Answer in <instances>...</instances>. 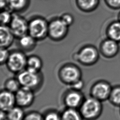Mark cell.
Wrapping results in <instances>:
<instances>
[{"label": "cell", "mask_w": 120, "mask_h": 120, "mask_svg": "<svg viewBox=\"0 0 120 120\" xmlns=\"http://www.w3.org/2000/svg\"><path fill=\"white\" fill-rule=\"evenodd\" d=\"M48 23L43 17L34 16L29 21L28 33L37 41L43 40L48 37Z\"/></svg>", "instance_id": "obj_5"}, {"label": "cell", "mask_w": 120, "mask_h": 120, "mask_svg": "<svg viewBox=\"0 0 120 120\" xmlns=\"http://www.w3.org/2000/svg\"><path fill=\"white\" fill-rule=\"evenodd\" d=\"M112 86L107 81L99 80L95 82L90 90V96L103 102L108 100Z\"/></svg>", "instance_id": "obj_8"}, {"label": "cell", "mask_w": 120, "mask_h": 120, "mask_svg": "<svg viewBox=\"0 0 120 120\" xmlns=\"http://www.w3.org/2000/svg\"><path fill=\"white\" fill-rule=\"evenodd\" d=\"M43 67V61L41 58L36 55H31L27 58L26 69L34 72H41Z\"/></svg>", "instance_id": "obj_19"}, {"label": "cell", "mask_w": 120, "mask_h": 120, "mask_svg": "<svg viewBox=\"0 0 120 120\" xmlns=\"http://www.w3.org/2000/svg\"><path fill=\"white\" fill-rule=\"evenodd\" d=\"M37 42V41L28 33L18 38V45L21 50L30 52L35 48Z\"/></svg>", "instance_id": "obj_15"}, {"label": "cell", "mask_w": 120, "mask_h": 120, "mask_svg": "<svg viewBox=\"0 0 120 120\" xmlns=\"http://www.w3.org/2000/svg\"><path fill=\"white\" fill-rule=\"evenodd\" d=\"M16 105L15 93L3 89L0 93V110L8 112Z\"/></svg>", "instance_id": "obj_13"}, {"label": "cell", "mask_w": 120, "mask_h": 120, "mask_svg": "<svg viewBox=\"0 0 120 120\" xmlns=\"http://www.w3.org/2000/svg\"><path fill=\"white\" fill-rule=\"evenodd\" d=\"M99 50L94 45H87L82 47L73 55V59L80 64L90 66L95 64L99 59Z\"/></svg>", "instance_id": "obj_2"}, {"label": "cell", "mask_w": 120, "mask_h": 120, "mask_svg": "<svg viewBox=\"0 0 120 120\" xmlns=\"http://www.w3.org/2000/svg\"><path fill=\"white\" fill-rule=\"evenodd\" d=\"M16 78L22 87L30 89L34 91L41 87L44 79L41 72H34L26 68L17 74Z\"/></svg>", "instance_id": "obj_3"}, {"label": "cell", "mask_w": 120, "mask_h": 120, "mask_svg": "<svg viewBox=\"0 0 120 120\" xmlns=\"http://www.w3.org/2000/svg\"><path fill=\"white\" fill-rule=\"evenodd\" d=\"M84 86V83L82 79H81L77 82H75L71 86H70V88L77 90H80L81 91V90L83 88Z\"/></svg>", "instance_id": "obj_30"}, {"label": "cell", "mask_w": 120, "mask_h": 120, "mask_svg": "<svg viewBox=\"0 0 120 120\" xmlns=\"http://www.w3.org/2000/svg\"><path fill=\"white\" fill-rule=\"evenodd\" d=\"M84 99L81 91L70 88L64 93L63 101L66 108L79 109Z\"/></svg>", "instance_id": "obj_10"}, {"label": "cell", "mask_w": 120, "mask_h": 120, "mask_svg": "<svg viewBox=\"0 0 120 120\" xmlns=\"http://www.w3.org/2000/svg\"><path fill=\"white\" fill-rule=\"evenodd\" d=\"M8 0H0V6L1 10L8 9Z\"/></svg>", "instance_id": "obj_31"}, {"label": "cell", "mask_w": 120, "mask_h": 120, "mask_svg": "<svg viewBox=\"0 0 120 120\" xmlns=\"http://www.w3.org/2000/svg\"><path fill=\"white\" fill-rule=\"evenodd\" d=\"M44 120H61V113L56 110H51L43 115Z\"/></svg>", "instance_id": "obj_25"}, {"label": "cell", "mask_w": 120, "mask_h": 120, "mask_svg": "<svg viewBox=\"0 0 120 120\" xmlns=\"http://www.w3.org/2000/svg\"><path fill=\"white\" fill-rule=\"evenodd\" d=\"M28 24L29 21L19 13H14L12 20L8 26L15 38H18L28 34Z\"/></svg>", "instance_id": "obj_9"}, {"label": "cell", "mask_w": 120, "mask_h": 120, "mask_svg": "<svg viewBox=\"0 0 120 120\" xmlns=\"http://www.w3.org/2000/svg\"><path fill=\"white\" fill-rule=\"evenodd\" d=\"M0 47H9L13 44L15 36L12 32L8 26L0 25Z\"/></svg>", "instance_id": "obj_14"}, {"label": "cell", "mask_w": 120, "mask_h": 120, "mask_svg": "<svg viewBox=\"0 0 120 120\" xmlns=\"http://www.w3.org/2000/svg\"><path fill=\"white\" fill-rule=\"evenodd\" d=\"M7 112V120H23L25 115L23 108L15 105Z\"/></svg>", "instance_id": "obj_21"}, {"label": "cell", "mask_w": 120, "mask_h": 120, "mask_svg": "<svg viewBox=\"0 0 120 120\" xmlns=\"http://www.w3.org/2000/svg\"><path fill=\"white\" fill-rule=\"evenodd\" d=\"M108 8L112 10L120 9V0H104Z\"/></svg>", "instance_id": "obj_29"}, {"label": "cell", "mask_w": 120, "mask_h": 120, "mask_svg": "<svg viewBox=\"0 0 120 120\" xmlns=\"http://www.w3.org/2000/svg\"><path fill=\"white\" fill-rule=\"evenodd\" d=\"M21 87V84L16 77L8 78L4 83V89L15 94Z\"/></svg>", "instance_id": "obj_23"}, {"label": "cell", "mask_w": 120, "mask_h": 120, "mask_svg": "<svg viewBox=\"0 0 120 120\" xmlns=\"http://www.w3.org/2000/svg\"><path fill=\"white\" fill-rule=\"evenodd\" d=\"M119 113H120V107L119 108Z\"/></svg>", "instance_id": "obj_34"}, {"label": "cell", "mask_w": 120, "mask_h": 120, "mask_svg": "<svg viewBox=\"0 0 120 120\" xmlns=\"http://www.w3.org/2000/svg\"><path fill=\"white\" fill-rule=\"evenodd\" d=\"M60 20L68 27L72 25L74 22V17L73 15L68 13H63L60 17Z\"/></svg>", "instance_id": "obj_27"}, {"label": "cell", "mask_w": 120, "mask_h": 120, "mask_svg": "<svg viewBox=\"0 0 120 120\" xmlns=\"http://www.w3.org/2000/svg\"><path fill=\"white\" fill-rule=\"evenodd\" d=\"M102 102L91 97L85 98L79 111L84 120H97L101 115Z\"/></svg>", "instance_id": "obj_1"}, {"label": "cell", "mask_w": 120, "mask_h": 120, "mask_svg": "<svg viewBox=\"0 0 120 120\" xmlns=\"http://www.w3.org/2000/svg\"><path fill=\"white\" fill-rule=\"evenodd\" d=\"M118 20H119L120 22V11L119 12V13H118V19H117Z\"/></svg>", "instance_id": "obj_33"}, {"label": "cell", "mask_w": 120, "mask_h": 120, "mask_svg": "<svg viewBox=\"0 0 120 120\" xmlns=\"http://www.w3.org/2000/svg\"><path fill=\"white\" fill-rule=\"evenodd\" d=\"M30 4V0H8V9L11 12L19 13L26 11Z\"/></svg>", "instance_id": "obj_18"}, {"label": "cell", "mask_w": 120, "mask_h": 120, "mask_svg": "<svg viewBox=\"0 0 120 120\" xmlns=\"http://www.w3.org/2000/svg\"><path fill=\"white\" fill-rule=\"evenodd\" d=\"M15 94L16 105L22 108L31 106L34 101V91L30 89L21 87Z\"/></svg>", "instance_id": "obj_12"}, {"label": "cell", "mask_w": 120, "mask_h": 120, "mask_svg": "<svg viewBox=\"0 0 120 120\" xmlns=\"http://www.w3.org/2000/svg\"><path fill=\"white\" fill-rule=\"evenodd\" d=\"M0 120H7V112H6L0 110Z\"/></svg>", "instance_id": "obj_32"}, {"label": "cell", "mask_w": 120, "mask_h": 120, "mask_svg": "<svg viewBox=\"0 0 120 120\" xmlns=\"http://www.w3.org/2000/svg\"><path fill=\"white\" fill-rule=\"evenodd\" d=\"M98 50L100 54L104 58L112 59L117 56L119 52V43L107 38L100 42Z\"/></svg>", "instance_id": "obj_11"}, {"label": "cell", "mask_w": 120, "mask_h": 120, "mask_svg": "<svg viewBox=\"0 0 120 120\" xmlns=\"http://www.w3.org/2000/svg\"><path fill=\"white\" fill-rule=\"evenodd\" d=\"M13 15L12 12L8 9L1 10L0 15V24L8 26L12 20Z\"/></svg>", "instance_id": "obj_24"}, {"label": "cell", "mask_w": 120, "mask_h": 120, "mask_svg": "<svg viewBox=\"0 0 120 120\" xmlns=\"http://www.w3.org/2000/svg\"><path fill=\"white\" fill-rule=\"evenodd\" d=\"M10 52L8 48H4V47H0V64L3 65L6 64L8 59L9 57Z\"/></svg>", "instance_id": "obj_28"}, {"label": "cell", "mask_w": 120, "mask_h": 120, "mask_svg": "<svg viewBox=\"0 0 120 120\" xmlns=\"http://www.w3.org/2000/svg\"><path fill=\"white\" fill-rule=\"evenodd\" d=\"M68 28L60 17L52 19L48 23V37L55 42L61 41L67 36Z\"/></svg>", "instance_id": "obj_7"}, {"label": "cell", "mask_w": 120, "mask_h": 120, "mask_svg": "<svg viewBox=\"0 0 120 120\" xmlns=\"http://www.w3.org/2000/svg\"><path fill=\"white\" fill-rule=\"evenodd\" d=\"M100 0H75L78 8L84 13H90L95 11L98 7Z\"/></svg>", "instance_id": "obj_17"}, {"label": "cell", "mask_w": 120, "mask_h": 120, "mask_svg": "<svg viewBox=\"0 0 120 120\" xmlns=\"http://www.w3.org/2000/svg\"><path fill=\"white\" fill-rule=\"evenodd\" d=\"M23 120H44L43 115L37 111H30L25 114Z\"/></svg>", "instance_id": "obj_26"}, {"label": "cell", "mask_w": 120, "mask_h": 120, "mask_svg": "<svg viewBox=\"0 0 120 120\" xmlns=\"http://www.w3.org/2000/svg\"><path fill=\"white\" fill-rule=\"evenodd\" d=\"M28 57L25 52L21 50H15L10 52L6 63L9 71L18 74L26 68Z\"/></svg>", "instance_id": "obj_6"}, {"label": "cell", "mask_w": 120, "mask_h": 120, "mask_svg": "<svg viewBox=\"0 0 120 120\" xmlns=\"http://www.w3.org/2000/svg\"><path fill=\"white\" fill-rule=\"evenodd\" d=\"M61 120H84L78 109L66 108L61 113Z\"/></svg>", "instance_id": "obj_20"}, {"label": "cell", "mask_w": 120, "mask_h": 120, "mask_svg": "<svg viewBox=\"0 0 120 120\" xmlns=\"http://www.w3.org/2000/svg\"><path fill=\"white\" fill-rule=\"evenodd\" d=\"M107 38L120 43V22L115 20L111 22L105 30Z\"/></svg>", "instance_id": "obj_16"}, {"label": "cell", "mask_w": 120, "mask_h": 120, "mask_svg": "<svg viewBox=\"0 0 120 120\" xmlns=\"http://www.w3.org/2000/svg\"><path fill=\"white\" fill-rule=\"evenodd\" d=\"M58 75L62 83L71 86L82 79V72L77 65L72 63H67L60 68Z\"/></svg>", "instance_id": "obj_4"}, {"label": "cell", "mask_w": 120, "mask_h": 120, "mask_svg": "<svg viewBox=\"0 0 120 120\" xmlns=\"http://www.w3.org/2000/svg\"><path fill=\"white\" fill-rule=\"evenodd\" d=\"M108 100L114 106L120 107V84L112 86Z\"/></svg>", "instance_id": "obj_22"}]
</instances>
